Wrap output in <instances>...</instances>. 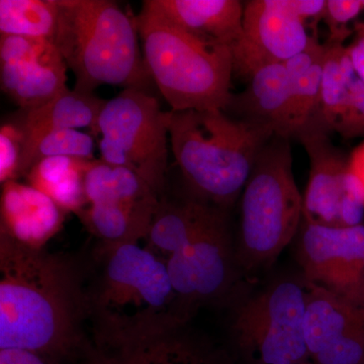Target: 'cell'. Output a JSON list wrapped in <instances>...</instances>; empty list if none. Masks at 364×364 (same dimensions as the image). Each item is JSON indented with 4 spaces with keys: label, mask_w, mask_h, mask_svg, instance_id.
<instances>
[{
    "label": "cell",
    "mask_w": 364,
    "mask_h": 364,
    "mask_svg": "<svg viewBox=\"0 0 364 364\" xmlns=\"http://www.w3.org/2000/svg\"><path fill=\"white\" fill-rule=\"evenodd\" d=\"M301 364H312L310 363V361H306V363H301Z\"/></svg>",
    "instance_id": "836d02e7"
},
{
    "label": "cell",
    "mask_w": 364,
    "mask_h": 364,
    "mask_svg": "<svg viewBox=\"0 0 364 364\" xmlns=\"http://www.w3.org/2000/svg\"><path fill=\"white\" fill-rule=\"evenodd\" d=\"M59 4L54 44L75 76L73 90L93 93L107 85L150 92L154 83L141 51L136 16L109 0H59Z\"/></svg>",
    "instance_id": "277c9868"
},
{
    "label": "cell",
    "mask_w": 364,
    "mask_h": 364,
    "mask_svg": "<svg viewBox=\"0 0 364 364\" xmlns=\"http://www.w3.org/2000/svg\"><path fill=\"white\" fill-rule=\"evenodd\" d=\"M327 51L322 78V122L325 128L332 133L345 109L349 92L356 80L355 71L348 49L343 44L326 43Z\"/></svg>",
    "instance_id": "cb8c5ba5"
},
{
    "label": "cell",
    "mask_w": 364,
    "mask_h": 364,
    "mask_svg": "<svg viewBox=\"0 0 364 364\" xmlns=\"http://www.w3.org/2000/svg\"><path fill=\"white\" fill-rule=\"evenodd\" d=\"M136 23L146 67L170 111L226 109L233 95L231 48L198 39L143 6Z\"/></svg>",
    "instance_id": "5b68a950"
},
{
    "label": "cell",
    "mask_w": 364,
    "mask_h": 364,
    "mask_svg": "<svg viewBox=\"0 0 364 364\" xmlns=\"http://www.w3.org/2000/svg\"><path fill=\"white\" fill-rule=\"evenodd\" d=\"M236 251L246 272L272 264L303 221L304 196L293 172L291 139L273 136L260 151L241 193Z\"/></svg>",
    "instance_id": "8992f818"
},
{
    "label": "cell",
    "mask_w": 364,
    "mask_h": 364,
    "mask_svg": "<svg viewBox=\"0 0 364 364\" xmlns=\"http://www.w3.org/2000/svg\"><path fill=\"white\" fill-rule=\"evenodd\" d=\"M294 11L306 28L313 26L317 35L318 21H324L327 0H291Z\"/></svg>",
    "instance_id": "f1b7e54d"
},
{
    "label": "cell",
    "mask_w": 364,
    "mask_h": 364,
    "mask_svg": "<svg viewBox=\"0 0 364 364\" xmlns=\"http://www.w3.org/2000/svg\"><path fill=\"white\" fill-rule=\"evenodd\" d=\"M347 49L356 76L364 83V30L358 31V38Z\"/></svg>",
    "instance_id": "4dcf8cb0"
},
{
    "label": "cell",
    "mask_w": 364,
    "mask_h": 364,
    "mask_svg": "<svg viewBox=\"0 0 364 364\" xmlns=\"http://www.w3.org/2000/svg\"><path fill=\"white\" fill-rule=\"evenodd\" d=\"M86 205L123 203L156 207L159 196L142 177L124 167L104 160L90 161L85 174Z\"/></svg>",
    "instance_id": "44dd1931"
},
{
    "label": "cell",
    "mask_w": 364,
    "mask_h": 364,
    "mask_svg": "<svg viewBox=\"0 0 364 364\" xmlns=\"http://www.w3.org/2000/svg\"><path fill=\"white\" fill-rule=\"evenodd\" d=\"M349 167L351 171L358 177L364 189V141L352 151L349 156Z\"/></svg>",
    "instance_id": "1f68e13d"
},
{
    "label": "cell",
    "mask_w": 364,
    "mask_h": 364,
    "mask_svg": "<svg viewBox=\"0 0 364 364\" xmlns=\"http://www.w3.org/2000/svg\"><path fill=\"white\" fill-rule=\"evenodd\" d=\"M330 134L324 129L315 128L296 138L303 144L310 160V176L304 195L303 221L339 227L351 170L349 156L333 144Z\"/></svg>",
    "instance_id": "5bb4252c"
},
{
    "label": "cell",
    "mask_w": 364,
    "mask_h": 364,
    "mask_svg": "<svg viewBox=\"0 0 364 364\" xmlns=\"http://www.w3.org/2000/svg\"><path fill=\"white\" fill-rule=\"evenodd\" d=\"M170 282L191 318L200 306L231 296L239 267L227 210H218L163 260Z\"/></svg>",
    "instance_id": "9c48e42d"
},
{
    "label": "cell",
    "mask_w": 364,
    "mask_h": 364,
    "mask_svg": "<svg viewBox=\"0 0 364 364\" xmlns=\"http://www.w3.org/2000/svg\"><path fill=\"white\" fill-rule=\"evenodd\" d=\"M105 102L93 93L68 88L45 105L25 111L20 123L25 133L23 155L49 132L87 128L93 133Z\"/></svg>",
    "instance_id": "ffe728a7"
},
{
    "label": "cell",
    "mask_w": 364,
    "mask_h": 364,
    "mask_svg": "<svg viewBox=\"0 0 364 364\" xmlns=\"http://www.w3.org/2000/svg\"><path fill=\"white\" fill-rule=\"evenodd\" d=\"M172 152L189 195L228 210L240 198L272 132L223 109L169 111Z\"/></svg>",
    "instance_id": "3957f363"
},
{
    "label": "cell",
    "mask_w": 364,
    "mask_h": 364,
    "mask_svg": "<svg viewBox=\"0 0 364 364\" xmlns=\"http://www.w3.org/2000/svg\"><path fill=\"white\" fill-rule=\"evenodd\" d=\"M90 163L70 157L46 158L28 170L26 181L51 198L66 214L77 215L86 205L85 181Z\"/></svg>",
    "instance_id": "7402d4cb"
},
{
    "label": "cell",
    "mask_w": 364,
    "mask_h": 364,
    "mask_svg": "<svg viewBox=\"0 0 364 364\" xmlns=\"http://www.w3.org/2000/svg\"><path fill=\"white\" fill-rule=\"evenodd\" d=\"M310 284L284 279L244 301L232 332L245 364H301L309 361L305 316Z\"/></svg>",
    "instance_id": "ba28073f"
},
{
    "label": "cell",
    "mask_w": 364,
    "mask_h": 364,
    "mask_svg": "<svg viewBox=\"0 0 364 364\" xmlns=\"http://www.w3.org/2000/svg\"><path fill=\"white\" fill-rule=\"evenodd\" d=\"M312 37L291 0L245 1L241 36L231 48L234 76L248 81L262 67L284 63Z\"/></svg>",
    "instance_id": "30bf717a"
},
{
    "label": "cell",
    "mask_w": 364,
    "mask_h": 364,
    "mask_svg": "<svg viewBox=\"0 0 364 364\" xmlns=\"http://www.w3.org/2000/svg\"><path fill=\"white\" fill-rule=\"evenodd\" d=\"M143 6L198 39L232 48L240 38L239 0H145Z\"/></svg>",
    "instance_id": "ac0fdd59"
},
{
    "label": "cell",
    "mask_w": 364,
    "mask_h": 364,
    "mask_svg": "<svg viewBox=\"0 0 364 364\" xmlns=\"http://www.w3.org/2000/svg\"><path fill=\"white\" fill-rule=\"evenodd\" d=\"M169 111L153 93L128 88L105 100L93 135L100 159L135 172L161 196L168 174Z\"/></svg>",
    "instance_id": "52a82bcc"
},
{
    "label": "cell",
    "mask_w": 364,
    "mask_h": 364,
    "mask_svg": "<svg viewBox=\"0 0 364 364\" xmlns=\"http://www.w3.org/2000/svg\"><path fill=\"white\" fill-rule=\"evenodd\" d=\"M363 11V0H327L324 21L329 28V44H344L351 35L349 23Z\"/></svg>",
    "instance_id": "4316f807"
},
{
    "label": "cell",
    "mask_w": 364,
    "mask_h": 364,
    "mask_svg": "<svg viewBox=\"0 0 364 364\" xmlns=\"http://www.w3.org/2000/svg\"><path fill=\"white\" fill-rule=\"evenodd\" d=\"M298 258L304 277L340 294L364 291V224L327 227L301 221Z\"/></svg>",
    "instance_id": "4fadbf2b"
},
{
    "label": "cell",
    "mask_w": 364,
    "mask_h": 364,
    "mask_svg": "<svg viewBox=\"0 0 364 364\" xmlns=\"http://www.w3.org/2000/svg\"><path fill=\"white\" fill-rule=\"evenodd\" d=\"M326 51L327 46L313 36L305 50L284 63L291 82L294 139L311 129L328 131L321 114Z\"/></svg>",
    "instance_id": "d6986e66"
},
{
    "label": "cell",
    "mask_w": 364,
    "mask_h": 364,
    "mask_svg": "<svg viewBox=\"0 0 364 364\" xmlns=\"http://www.w3.org/2000/svg\"><path fill=\"white\" fill-rule=\"evenodd\" d=\"M305 338L312 364H364V291L340 294L312 282Z\"/></svg>",
    "instance_id": "8fae6325"
},
{
    "label": "cell",
    "mask_w": 364,
    "mask_h": 364,
    "mask_svg": "<svg viewBox=\"0 0 364 364\" xmlns=\"http://www.w3.org/2000/svg\"><path fill=\"white\" fill-rule=\"evenodd\" d=\"M95 141L90 134L77 129L49 132L23 155L21 177H26L35 163L46 158L70 157L92 161L95 159Z\"/></svg>",
    "instance_id": "d4e9b609"
},
{
    "label": "cell",
    "mask_w": 364,
    "mask_h": 364,
    "mask_svg": "<svg viewBox=\"0 0 364 364\" xmlns=\"http://www.w3.org/2000/svg\"><path fill=\"white\" fill-rule=\"evenodd\" d=\"M248 82L245 90L232 95L224 112L273 135L294 138L291 82L284 64L258 69Z\"/></svg>",
    "instance_id": "e0dca14e"
},
{
    "label": "cell",
    "mask_w": 364,
    "mask_h": 364,
    "mask_svg": "<svg viewBox=\"0 0 364 364\" xmlns=\"http://www.w3.org/2000/svg\"><path fill=\"white\" fill-rule=\"evenodd\" d=\"M66 213L39 189L18 181L1 186L0 235L41 250L61 231Z\"/></svg>",
    "instance_id": "2e32d148"
},
{
    "label": "cell",
    "mask_w": 364,
    "mask_h": 364,
    "mask_svg": "<svg viewBox=\"0 0 364 364\" xmlns=\"http://www.w3.org/2000/svg\"><path fill=\"white\" fill-rule=\"evenodd\" d=\"M79 364H235L221 347L191 331L188 324L114 346L90 344Z\"/></svg>",
    "instance_id": "9a60e30c"
},
{
    "label": "cell",
    "mask_w": 364,
    "mask_h": 364,
    "mask_svg": "<svg viewBox=\"0 0 364 364\" xmlns=\"http://www.w3.org/2000/svg\"><path fill=\"white\" fill-rule=\"evenodd\" d=\"M25 133L21 124L6 123L0 128V183L21 178Z\"/></svg>",
    "instance_id": "484cf974"
},
{
    "label": "cell",
    "mask_w": 364,
    "mask_h": 364,
    "mask_svg": "<svg viewBox=\"0 0 364 364\" xmlns=\"http://www.w3.org/2000/svg\"><path fill=\"white\" fill-rule=\"evenodd\" d=\"M0 364H62L40 354L23 350H0Z\"/></svg>",
    "instance_id": "f546056e"
},
{
    "label": "cell",
    "mask_w": 364,
    "mask_h": 364,
    "mask_svg": "<svg viewBox=\"0 0 364 364\" xmlns=\"http://www.w3.org/2000/svg\"><path fill=\"white\" fill-rule=\"evenodd\" d=\"M68 67L51 41L0 35V85L25 111L58 97L67 87Z\"/></svg>",
    "instance_id": "7c38bea8"
},
{
    "label": "cell",
    "mask_w": 364,
    "mask_h": 364,
    "mask_svg": "<svg viewBox=\"0 0 364 364\" xmlns=\"http://www.w3.org/2000/svg\"><path fill=\"white\" fill-rule=\"evenodd\" d=\"M85 322V282L77 265L0 235V350L79 364L91 344Z\"/></svg>",
    "instance_id": "6da1fadb"
},
{
    "label": "cell",
    "mask_w": 364,
    "mask_h": 364,
    "mask_svg": "<svg viewBox=\"0 0 364 364\" xmlns=\"http://www.w3.org/2000/svg\"><path fill=\"white\" fill-rule=\"evenodd\" d=\"M93 259L85 284L91 343L114 346L188 324L164 263L140 242L97 244Z\"/></svg>",
    "instance_id": "7a4b0ae2"
},
{
    "label": "cell",
    "mask_w": 364,
    "mask_h": 364,
    "mask_svg": "<svg viewBox=\"0 0 364 364\" xmlns=\"http://www.w3.org/2000/svg\"><path fill=\"white\" fill-rule=\"evenodd\" d=\"M59 18V0H0V35L54 43Z\"/></svg>",
    "instance_id": "603a6c76"
},
{
    "label": "cell",
    "mask_w": 364,
    "mask_h": 364,
    "mask_svg": "<svg viewBox=\"0 0 364 364\" xmlns=\"http://www.w3.org/2000/svg\"><path fill=\"white\" fill-rule=\"evenodd\" d=\"M363 9H364V0H363ZM354 28H355L356 31H361L364 30V23H356L355 26H354Z\"/></svg>",
    "instance_id": "d6a6232c"
},
{
    "label": "cell",
    "mask_w": 364,
    "mask_h": 364,
    "mask_svg": "<svg viewBox=\"0 0 364 364\" xmlns=\"http://www.w3.org/2000/svg\"><path fill=\"white\" fill-rule=\"evenodd\" d=\"M333 132L345 140L364 136V83L358 77L351 86L344 111Z\"/></svg>",
    "instance_id": "83f0119b"
}]
</instances>
